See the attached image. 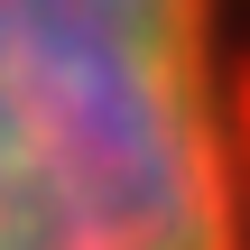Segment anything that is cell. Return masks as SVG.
Returning <instances> with one entry per match:
<instances>
[{"instance_id": "obj_1", "label": "cell", "mask_w": 250, "mask_h": 250, "mask_svg": "<svg viewBox=\"0 0 250 250\" xmlns=\"http://www.w3.org/2000/svg\"><path fill=\"white\" fill-rule=\"evenodd\" d=\"M0 250H241L213 0H0Z\"/></svg>"}]
</instances>
